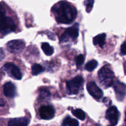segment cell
Returning a JSON list of instances; mask_svg holds the SVG:
<instances>
[{
    "instance_id": "1",
    "label": "cell",
    "mask_w": 126,
    "mask_h": 126,
    "mask_svg": "<svg viewBox=\"0 0 126 126\" xmlns=\"http://www.w3.org/2000/svg\"><path fill=\"white\" fill-rule=\"evenodd\" d=\"M52 12L59 23H71L77 16L76 9L66 1H60L52 7Z\"/></svg>"
},
{
    "instance_id": "2",
    "label": "cell",
    "mask_w": 126,
    "mask_h": 126,
    "mask_svg": "<svg viewBox=\"0 0 126 126\" xmlns=\"http://www.w3.org/2000/svg\"><path fill=\"white\" fill-rule=\"evenodd\" d=\"M98 77L100 83L105 88L111 87L114 83V73L106 66L102 67L98 71Z\"/></svg>"
},
{
    "instance_id": "3",
    "label": "cell",
    "mask_w": 126,
    "mask_h": 126,
    "mask_svg": "<svg viewBox=\"0 0 126 126\" xmlns=\"http://www.w3.org/2000/svg\"><path fill=\"white\" fill-rule=\"evenodd\" d=\"M83 78L81 76H78L66 82V89L69 95H76L79 92V90L84 84Z\"/></svg>"
},
{
    "instance_id": "4",
    "label": "cell",
    "mask_w": 126,
    "mask_h": 126,
    "mask_svg": "<svg viewBox=\"0 0 126 126\" xmlns=\"http://www.w3.org/2000/svg\"><path fill=\"white\" fill-rule=\"evenodd\" d=\"M16 30V25L12 18L5 16L0 20V33L2 35L15 32Z\"/></svg>"
},
{
    "instance_id": "5",
    "label": "cell",
    "mask_w": 126,
    "mask_h": 126,
    "mask_svg": "<svg viewBox=\"0 0 126 126\" xmlns=\"http://www.w3.org/2000/svg\"><path fill=\"white\" fill-rule=\"evenodd\" d=\"M79 35V25L78 23L74 25L73 27L67 28L62 35L60 42L65 43L68 41L70 38L73 39H76Z\"/></svg>"
},
{
    "instance_id": "6",
    "label": "cell",
    "mask_w": 126,
    "mask_h": 126,
    "mask_svg": "<svg viewBox=\"0 0 126 126\" xmlns=\"http://www.w3.org/2000/svg\"><path fill=\"white\" fill-rule=\"evenodd\" d=\"M2 70L7 73V75L15 79L20 80L22 79V75L20 70L14 64L11 63H6L2 67Z\"/></svg>"
},
{
    "instance_id": "7",
    "label": "cell",
    "mask_w": 126,
    "mask_h": 126,
    "mask_svg": "<svg viewBox=\"0 0 126 126\" xmlns=\"http://www.w3.org/2000/svg\"><path fill=\"white\" fill-rule=\"evenodd\" d=\"M7 49L12 54L20 53L25 47V44L22 40H12L8 42L6 44Z\"/></svg>"
},
{
    "instance_id": "8",
    "label": "cell",
    "mask_w": 126,
    "mask_h": 126,
    "mask_svg": "<svg viewBox=\"0 0 126 126\" xmlns=\"http://www.w3.org/2000/svg\"><path fill=\"white\" fill-rule=\"evenodd\" d=\"M87 90L89 94L96 100H100L102 98L103 93L102 90L98 87L95 82H89L87 84Z\"/></svg>"
},
{
    "instance_id": "9",
    "label": "cell",
    "mask_w": 126,
    "mask_h": 126,
    "mask_svg": "<svg viewBox=\"0 0 126 126\" xmlns=\"http://www.w3.org/2000/svg\"><path fill=\"white\" fill-rule=\"evenodd\" d=\"M105 116L112 126H116L119 120V113L118 110L115 106L110 107L106 112Z\"/></svg>"
},
{
    "instance_id": "10",
    "label": "cell",
    "mask_w": 126,
    "mask_h": 126,
    "mask_svg": "<svg viewBox=\"0 0 126 126\" xmlns=\"http://www.w3.org/2000/svg\"><path fill=\"white\" fill-rule=\"evenodd\" d=\"M39 113L41 119L50 120L55 115V110L51 105H44L39 108Z\"/></svg>"
},
{
    "instance_id": "11",
    "label": "cell",
    "mask_w": 126,
    "mask_h": 126,
    "mask_svg": "<svg viewBox=\"0 0 126 126\" xmlns=\"http://www.w3.org/2000/svg\"><path fill=\"white\" fill-rule=\"evenodd\" d=\"M113 85L116 98L119 101H123L126 95V85L118 81L113 83Z\"/></svg>"
},
{
    "instance_id": "12",
    "label": "cell",
    "mask_w": 126,
    "mask_h": 126,
    "mask_svg": "<svg viewBox=\"0 0 126 126\" xmlns=\"http://www.w3.org/2000/svg\"><path fill=\"white\" fill-rule=\"evenodd\" d=\"M3 92L6 97L14 98L17 93L16 86L11 82H6L3 86Z\"/></svg>"
},
{
    "instance_id": "13",
    "label": "cell",
    "mask_w": 126,
    "mask_h": 126,
    "mask_svg": "<svg viewBox=\"0 0 126 126\" xmlns=\"http://www.w3.org/2000/svg\"><path fill=\"white\" fill-rule=\"evenodd\" d=\"M29 123V120L27 118H19L12 119L9 121V126H26Z\"/></svg>"
},
{
    "instance_id": "14",
    "label": "cell",
    "mask_w": 126,
    "mask_h": 126,
    "mask_svg": "<svg viewBox=\"0 0 126 126\" xmlns=\"http://www.w3.org/2000/svg\"><path fill=\"white\" fill-rule=\"evenodd\" d=\"M106 36H107V35H106L105 33L98 34L97 36H95L93 39L94 44V45H98L100 47H102L105 44Z\"/></svg>"
},
{
    "instance_id": "15",
    "label": "cell",
    "mask_w": 126,
    "mask_h": 126,
    "mask_svg": "<svg viewBox=\"0 0 126 126\" xmlns=\"http://www.w3.org/2000/svg\"><path fill=\"white\" fill-rule=\"evenodd\" d=\"M41 48L46 55L48 56H50L54 53V48L50 46L49 43H43L41 45Z\"/></svg>"
},
{
    "instance_id": "16",
    "label": "cell",
    "mask_w": 126,
    "mask_h": 126,
    "mask_svg": "<svg viewBox=\"0 0 126 126\" xmlns=\"http://www.w3.org/2000/svg\"><path fill=\"white\" fill-rule=\"evenodd\" d=\"M50 92L47 89H42L39 92V99L41 100H48L50 98Z\"/></svg>"
},
{
    "instance_id": "17",
    "label": "cell",
    "mask_w": 126,
    "mask_h": 126,
    "mask_svg": "<svg viewBox=\"0 0 126 126\" xmlns=\"http://www.w3.org/2000/svg\"><path fill=\"white\" fill-rule=\"evenodd\" d=\"M62 126H79V123L77 120L70 118V116H67L63 120L62 123Z\"/></svg>"
},
{
    "instance_id": "18",
    "label": "cell",
    "mask_w": 126,
    "mask_h": 126,
    "mask_svg": "<svg viewBox=\"0 0 126 126\" xmlns=\"http://www.w3.org/2000/svg\"><path fill=\"white\" fill-rule=\"evenodd\" d=\"M44 71V68L39 64H34L32 68V75L34 76L39 75Z\"/></svg>"
},
{
    "instance_id": "19",
    "label": "cell",
    "mask_w": 126,
    "mask_h": 126,
    "mask_svg": "<svg viewBox=\"0 0 126 126\" xmlns=\"http://www.w3.org/2000/svg\"><path fill=\"white\" fill-rule=\"evenodd\" d=\"M72 113L75 117H76L79 120L84 121L85 119V118H86L85 113L81 109L74 110L72 111Z\"/></svg>"
},
{
    "instance_id": "20",
    "label": "cell",
    "mask_w": 126,
    "mask_h": 126,
    "mask_svg": "<svg viewBox=\"0 0 126 126\" xmlns=\"http://www.w3.org/2000/svg\"><path fill=\"white\" fill-rule=\"evenodd\" d=\"M98 65V62L95 60H92L86 65V70L88 71H92L96 68Z\"/></svg>"
},
{
    "instance_id": "21",
    "label": "cell",
    "mask_w": 126,
    "mask_h": 126,
    "mask_svg": "<svg viewBox=\"0 0 126 126\" xmlns=\"http://www.w3.org/2000/svg\"><path fill=\"white\" fill-rule=\"evenodd\" d=\"M94 3V0H86L84 2V4L86 6V12L87 13H90L92 11V7H93Z\"/></svg>"
},
{
    "instance_id": "22",
    "label": "cell",
    "mask_w": 126,
    "mask_h": 126,
    "mask_svg": "<svg viewBox=\"0 0 126 126\" xmlns=\"http://www.w3.org/2000/svg\"><path fill=\"white\" fill-rule=\"evenodd\" d=\"M85 60V57L84 55H82V54H80V55H78L76 57L75 59V61H76V64L77 65V66H80L84 63Z\"/></svg>"
},
{
    "instance_id": "23",
    "label": "cell",
    "mask_w": 126,
    "mask_h": 126,
    "mask_svg": "<svg viewBox=\"0 0 126 126\" xmlns=\"http://www.w3.org/2000/svg\"><path fill=\"white\" fill-rule=\"evenodd\" d=\"M6 16V9L2 6V4L0 3V20Z\"/></svg>"
},
{
    "instance_id": "24",
    "label": "cell",
    "mask_w": 126,
    "mask_h": 126,
    "mask_svg": "<svg viewBox=\"0 0 126 126\" xmlns=\"http://www.w3.org/2000/svg\"><path fill=\"white\" fill-rule=\"evenodd\" d=\"M121 55H126V41H124L121 46Z\"/></svg>"
},
{
    "instance_id": "25",
    "label": "cell",
    "mask_w": 126,
    "mask_h": 126,
    "mask_svg": "<svg viewBox=\"0 0 126 126\" xmlns=\"http://www.w3.org/2000/svg\"><path fill=\"white\" fill-rule=\"evenodd\" d=\"M4 52L3 49L2 48H0V62L3 60V59L4 58Z\"/></svg>"
},
{
    "instance_id": "26",
    "label": "cell",
    "mask_w": 126,
    "mask_h": 126,
    "mask_svg": "<svg viewBox=\"0 0 126 126\" xmlns=\"http://www.w3.org/2000/svg\"><path fill=\"white\" fill-rule=\"evenodd\" d=\"M47 34V36L49 37V38H50V39H52V40H55V35H54V33H51V32H48V33Z\"/></svg>"
},
{
    "instance_id": "27",
    "label": "cell",
    "mask_w": 126,
    "mask_h": 126,
    "mask_svg": "<svg viewBox=\"0 0 126 126\" xmlns=\"http://www.w3.org/2000/svg\"><path fill=\"white\" fill-rule=\"evenodd\" d=\"M4 106V102L3 100L0 99V107H3Z\"/></svg>"
},
{
    "instance_id": "28",
    "label": "cell",
    "mask_w": 126,
    "mask_h": 126,
    "mask_svg": "<svg viewBox=\"0 0 126 126\" xmlns=\"http://www.w3.org/2000/svg\"><path fill=\"white\" fill-rule=\"evenodd\" d=\"M125 121H126V119H125Z\"/></svg>"
}]
</instances>
